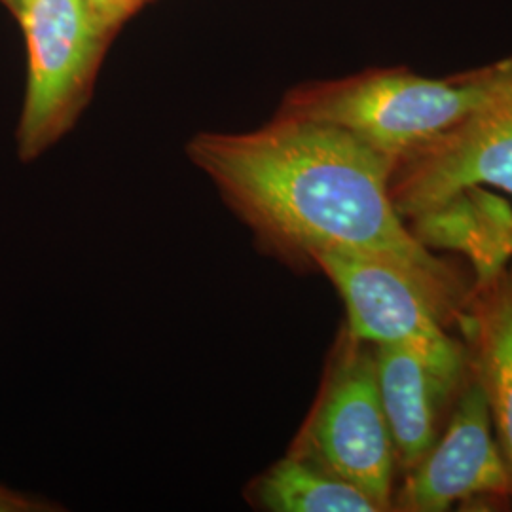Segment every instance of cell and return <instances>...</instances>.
<instances>
[{
    "instance_id": "1",
    "label": "cell",
    "mask_w": 512,
    "mask_h": 512,
    "mask_svg": "<svg viewBox=\"0 0 512 512\" xmlns=\"http://www.w3.org/2000/svg\"><path fill=\"white\" fill-rule=\"evenodd\" d=\"M188 158L258 247L296 268L348 249L403 268L459 323L473 289L410 232L391 200L393 167L344 129L277 112L249 133H200Z\"/></svg>"
},
{
    "instance_id": "2",
    "label": "cell",
    "mask_w": 512,
    "mask_h": 512,
    "mask_svg": "<svg viewBox=\"0 0 512 512\" xmlns=\"http://www.w3.org/2000/svg\"><path fill=\"white\" fill-rule=\"evenodd\" d=\"M507 69L509 57L444 78L408 67L368 69L298 86L277 112L344 129L395 169L482 105Z\"/></svg>"
},
{
    "instance_id": "3",
    "label": "cell",
    "mask_w": 512,
    "mask_h": 512,
    "mask_svg": "<svg viewBox=\"0 0 512 512\" xmlns=\"http://www.w3.org/2000/svg\"><path fill=\"white\" fill-rule=\"evenodd\" d=\"M289 454L359 488L380 511H393L399 463L378 391L372 344L342 330Z\"/></svg>"
},
{
    "instance_id": "4",
    "label": "cell",
    "mask_w": 512,
    "mask_h": 512,
    "mask_svg": "<svg viewBox=\"0 0 512 512\" xmlns=\"http://www.w3.org/2000/svg\"><path fill=\"white\" fill-rule=\"evenodd\" d=\"M14 10L29 52L18 152L31 162L73 128L86 107L112 31L88 0H18Z\"/></svg>"
},
{
    "instance_id": "5",
    "label": "cell",
    "mask_w": 512,
    "mask_h": 512,
    "mask_svg": "<svg viewBox=\"0 0 512 512\" xmlns=\"http://www.w3.org/2000/svg\"><path fill=\"white\" fill-rule=\"evenodd\" d=\"M467 188L512 198V55L495 92L456 128L395 165L391 200L406 222Z\"/></svg>"
},
{
    "instance_id": "6",
    "label": "cell",
    "mask_w": 512,
    "mask_h": 512,
    "mask_svg": "<svg viewBox=\"0 0 512 512\" xmlns=\"http://www.w3.org/2000/svg\"><path fill=\"white\" fill-rule=\"evenodd\" d=\"M311 268L329 277L346 306L351 338L372 346L412 344L431 351H458L463 344L448 334L456 325L450 311L403 268L378 256L327 249L311 256Z\"/></svg>"
},
{
    "instance_id": "7",
    "label": "cell",
    "mask_w": 512,
    "mask_h": 512,
    "mask_svg": "<svg viewBox=\"0 0 512 512\" xmlns=\"http://www.w3.org/2000/svg\"><path fill=\"white\" fill-rule=\"evenodd\" d=\"M512 497V467L471 370L439 440L395 488L393 511L442 512Z\"/></svg>"
},
{
    "instance_id": "8",
    "label": "cell",
    "mask_w": 512,
    "mask_h": 512,
    "mask_svg": "<svg viewBox=\"0 0 512 512\" xmlns=\"http://www.w3.org/2000/svg\"><path fill=\"white\" fill-rule=\"evenodd\" d=\"M380 399L403 473L414 469L439 440L469 378L465 344L431 351L412 344L374 346Z\"/></svg>"
},
{
    "instance_id": "9",
    "label": "cell",
    "mask_w": 512,
    "mask_h": 512,
    "mask_svg": "<svg viewBox=\"0 0 512 512\" xmlns=\"http://www.w3.org/2000/svg\"><path fill=\"white\" fill-rule=\"evenodd\" d=\"M469 370L480 385L497 440L512 467V260L473 285L458 323Z\"/></svg>"
},
{
    "instance_id": "10",
    "label": "cell",
    "mask_w": 512,
    "mask_h": 512,
    "mask_svg": "<svg viewBox=\"0 0 512 512\" xmlns=\"http://www.w3.org/2000/svg\"><path fill=\"white\" fill-rule=\"evenodd\" d=\"M427 249H454L475 266L473 285L494 277L512 260V207L488 188H467L406 222Z\"/></svg>"
},
{
    "instance_id": "11",
    "label": "cell",
    "mask_w": 512,
    "mask_h": 512,
    "mask_svg": "<svg viewBox=\"0 0 512 512\" xmlns=\"http://www.w3.org/2000/svg\"><path fill=\"white\" fill-rule=\"evenodd\" d=\"M245 499L268 512H382L359 488L289 452L251 480Z\"/></svg>"
},
{
    "instance_id": "12",
    "label": "cell",
    "mask_w": 512,
    "mask_h": 512,
    "mask_svg": "<svg viewBox=\"0 0 512 512\" xmlns=\"http://www.w3.org/2000/svg\"><path fill=\"white\" fill-rule=\"evenodd\" d=\"M52 501L37 495L23 494L0 484V512H50L57 511Z\"/></svg>"
},
{
    "instance_id": "13",
    "label": "cell",
    "mask_w": 512,
    "mask_h": 512,
    "mask_svg": "<svg viewBox=\"0 0 512 512\" xmlns=\"http://www.w3.org/2000/svg\"><path fill=\"white\" fill-rule=\"evenodd\" d=\"M95 14L105 23L109 31H114L124 19L129 18L145 0H88Z\"/></svg>"
},
{
    "instance_id": "14",
    "label": "cell",
    "mask_w": 512,
    "mask_h": 512,
    "mask_svg": "<svg viewBox=\"0 0 512 512\" xmlns=\"http://www.w3.org/2000/svg\"><path fill=\"white\" fill-rule=\"evenodd\" d=\"M6 2H8L10 6H16V2H18V0H6Z\"/></svg>"
}]
</instances>
